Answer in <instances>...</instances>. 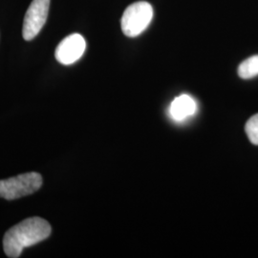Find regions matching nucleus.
<instances>
[{
	"mask_svg": "<svg viewBox=\"0 0 258 258\" xmlns=\"http://www.w3.org/2000/svg\"><path fill=\"white\" fill-rule=\"evenodd\" d=\"M42 185V176L37 172H28L6 180H0V197L15 200L33 194Z\"/></svg>",
	"mask_w": 258,
	"mask_h": 258,
	"instance_id": "obj_3",
	"label": "nucleus"
},
{
	"mask_svg": "<svg viewBox=\"0 0 258 258\" xmlns=\"http://www.w3.org/2000/svg\"><path fill=\"white\" fill-rule=\"evenodd\" d=\"M241 79L249 80L258 76V55H252L244 60L238 67Z\"/></svg>",
	"mask_w": 258,
	"mask_h": 258,
	"instance_id": "obj_7",
	"label": "nucleus"
},
{
	"mask_svg": "<svg viewBox=\"0 0 258 258\" xmlns=\"http://www.w3.org/2000/svg\"><path fill=\"white\" fill-rule=\"evenodd\" d=\"M50 0H33L23 21L22 36L25 40L37 37L46 22Z\"/></svg>",
	"mask_w": 258,
	"mask_h": 258,
	"instance_id": "obj_4",
	"label": "nucleus"
},
{
	"mask_svg": "<svg viewBox=\"0 0 258 258\" xmlns=\"http://www.w3.org/2000/svg\"><path fill=\"white\" fill-rule=\"evenodd\" d=\"M196 111V102L188 95H181L174 99L169 107V114L172 119L178 121L191 117Z\"/></svg>",
	"mask_w": 258,
	"mask_h": 258,
	"instance_id": "obj_6",
	"label": "nucleus"
},
{
	"mask_svg": "<svg viewBox=\"0 0 258 258\" xmlns=\"http://www.w3.org/2000/svg\"><path fill=\"white\" fill-rule=\"evenodd\" d=\"M52 232L50 224L40 217H31L11 228L3 238V249L10 258H18L23 249L47 239Z\"/></svg>",
	"mask_w": 258,
	"mask_h": 258,
	"instance_id": "obj_1",
	"label": "nucleus"
},
{
	"mask_svg": "<svg viewBox=\"0 0 258 258\" xmlns=\"http://www.w3.org/2000/svg\"><path fill=\"white\" fill-rule=\"evenodd\" d=\"M85 48L86 42L82 35H70L65 37L56 47L55 58L61 64H73L83 56Z\"/></svg>",
	"mask_w": 258,
	"mask_h": 258,
	"instance_id": "obj_5",
	"label": "nucleus"
},
{
	"mask_svg": "<svg viewBox=\"0 0 258 258\" xmlns=\"http://www.w3.org/2000/svg\"><path fill=\"white\" fill-rule=\"evenodd\" d=\"M245 130L250 143L258 146V114L249 118L246 123Z\"/></svg>",
	"mask_w": 258,
	"mask_h": 258,
	"instance_id": "obj_8",
	"label": "nucleus"
},
{
	"mask_svg": "<svg viewBox=\"0 0 258 258\" xmlns=\"http://www.w3.org/2000/svg\"><path fill=\"white\" fill-rule=\"evenodd\" d=\"M152 19V6L146 1H139L124 11L120 20L121 30L126 37H138L148 27Z\"/></svg>",
	"mask_w": 258,
	"mask_h": 258,
	"instance_id": "obj_2",
	"label": "nucleus"
}]
</instances>
